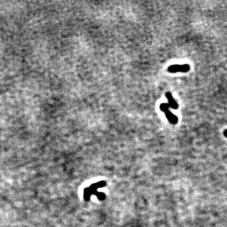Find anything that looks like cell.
I'll return each mask as SVG.
<instances>
[{"instance_id": "1", "label": "cell", "mask_w": 227, "mask_h": 227, "mask_svg": "<svg viewBox=\"0 0 227 227\" xmlns=\"http://www.w3.org/2000/svg\"><path fill=\"white\" fill-rule=\"evenodd\" d=\"M106 185V183L104 181H101L98 183H95L92 185H91L88 188H86L84 190V194H83V197L85 200L88 201L90 198V196L92 194H95V195H97L98 194V192H97V189L100 187H103Z\"/></svg>"}, {"instance_id": "2", "label": "cell", "mask_w": 227, "mask_h": 227, "mask_svg": "<svg viewBox=\"0 0 227 227\" xmlns=\"http://www.w3.org/2000/svg\"><path fill=\"white\" fill-rule=\"evenodd\" d=\"M169 108V105L166 103H163L160 106V109L165 113L169 121L172 124H176L178 122V117L170 111Z\"/></svg>"}, {"instance_id": "3", "label": "cell", "mask_w": 227, "mask_h": 227, "mask_svg": "<svg viewBox=\"0 0 227 227\" xmlns=\"http://www.w3.org/2000/svg\"><path fill=\"white\" fill-rule=\"evenodd\" d=\"M190 70L189 64H174L168 68V72L170 73L187 72Z\"/></svg>"}, {"instance_id": "4", "label": "cell", "mask_w": 227, "mask_h": 227, "mask_svg": "<svg viewBox=\"0 0 227 227\" xmlns=\"http://www.w3.org/2000/svg\"><path fill=\"white\" fill-rule=\"evenodd\" d=\"M165 96H166V98L167 99V100L169 101L168 104L169 105L170 107L173 109H177L179 107V105L177 103V102L175 101V99L173 98L172 93L170 92H167L165 93Z\"/></svg>"}, {"instance_id": "5", "label": "cell", "mask_w": 227, "mask_h": 227, "mask_svg": "<svg viewBox=\"0 0 227 227\" xmlns=\"http://www.w3.org/2000/svg\"><path fill=\"white\" fill-rule=\"evenodd\" d=\"M223 134H224L225 136L227 138V129H225V131H224V132H223Z\"/></svg>"}]
</instances>
